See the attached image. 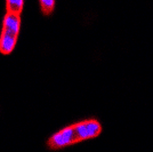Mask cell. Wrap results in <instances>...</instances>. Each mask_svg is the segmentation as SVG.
<instances>
[{"label":"cell","mask_w":153,"mask_h":152,"mask_svg":"<svg viewBox=\"0 0 153 152\" xmlns=\"http://www.w3.org/2000/svg\"><path fill=\"white\" fill-rule=\"evenodd\" d=\"M39 1H40L41 10H42L46 15H49V14L54 10V7H55V0H39Z\"/></svg>","instance_id":"4"},{"label":"cell","mask_w":153,"mask_h":152,"mask_svg":"<svg viewBox=\"0 0 153 152\" xmlns=\"http://www.w3.org/2000/svg\"><path fill=\"white\" fill-rule=\"evenodd\" d=\"M7 12L15 14H21L24 5V0H7Z\"/></svg>","instance_id":"3"},{"label":"cell","mask_w":153,"mask_h":152,"mask_svg":"<svg viewBox=\"0 0 153 152\" xmlns=\"http://www.w3.org/2000/svg\"><path fill=\"white\" fill-rule=\"evenodd\" d=\"M19 28H21V17L19 14L9 13L4 17L2 22V31L0 34V53L1 54H10L14 51L17 38H19Z\"/></svg>","instance_id":"2"},{"label":"cell","mask_w":153,"mask_h":152,"mask_svg":"<svg viewBox=\"0 0 153 152\" xmlns=\"http://www.w3.org/2000/svg\"><path fill=\"white\" fill-rule=\"evenodd\" d=\"M102 132V127L98 121L90 119L65 127L58 133L54 134L48 141L51 149H63L86 139H95Z\"/></svg>","instance_id":"1"}]
</instances>
